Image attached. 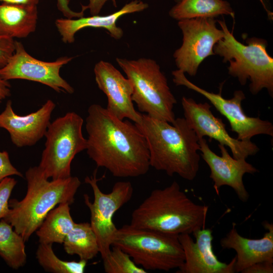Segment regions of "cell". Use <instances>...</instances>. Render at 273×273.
<instances>
[{"label": "cell", "instance_id": "obj_1", "mask_svg": "<svg viewBox=\"0 0 273 273\" xmlns=\"http://www.w3.org/2000/svg\"><path fill=\"white\" fill-rule=\"evenodd\" d=\"M86 152L98 167L117 177H136L149 170L146 140L136 125L94 104L87 109Z\"/></svg>", "mask_w": 273, "mask_h": 273}, {"label": "cell", "instance_id": "obj_2", "mask_svg": "<svg viewBox=\"0 0 273 273\" xmlns=\"http://www.w3.org/2000/svg\"><path fill=\"white\" fill-rule=\"evenodd\" d=\"M144 134L149 149L150 166L168 175L177 174L193 180L199 169V138L184 118L173 123L142 114L135 123Z\"/></svg>", "mask_w": 273, "mask_h": 273}, {"label": "cell", "instance_id": "obj_3", "mask_svg": "<svg viewBox=\"0 0 273 273\" xmlns=\"http://www.w3.org/2000/svg\"><path fill=\"white\" fill-rule=\"evenodd\" d=\"M208 207L198 204L173 181L163 189L152 191L132 211L130 224L179 235L205 228Z\"/></svg>", "mask_w": 273, "mask_h": 273}, {"label": "cell", "instance_id": "obj_4", "mask_svg": "<svg viewBox=\"0 0 273 273\" xmlns=\"http://www.w3.org/2000/svg\"><path fill=\"white\" fill-rule=\"evenodd\" d=\"M25 178V197L21 200H9V211L4 219L26 242L52 209L61 203L74 202L81 181L72 176L49 180L38 166L29 168Z\"/></svg>", "mask_w": 273, "mask_h": 273}, {"label": "cell", "instance_id": "obj_5", "mask_svg": "<svg viewBox=\"0 0 273 273\" xmlns=\"http://www.w3.org/2000/svg\"><path fill=\"white\" fill-rule=\"evenodd\" d=\"M223 31V37L213 48V52L229 62V74L237 78L242 85L250 81L249 90L255 95L262 89L273 96V58L267 53V41L251 37L247 44L238 41L223 20H217Z\"/></svg>", "mask_w": 273, "mask_h": 273}, {"label": "cell", "instance_id": "obj_6", "mask_svg": "<svg viewBox=\"0 0 273 273\" xmlns=\"http://www.w3.org/2000/svg\"><path fill=\"white\" fill-rule=\"evenodd\" d=\"M128 254L134 262L146 270L169 271L180 268L185 254L178 235L129 224L118 229L112 246Z\"/></svg>", "mask_w": 273, "mask_h": 273}, {"label": "cell", "instance_id": "obj_7", "mask_svg": "<svg viewBox=\"0 0 273 273\" xmlns=\"http://www.w3.org/2000/svg\"><path fill=\"white\" fill-rule=\"evenodd\" d=\"M116 61L132 83L131 99L139 110L152 118L173 123L176 100L157 62L145 58H117Z\"/></svg>", "mask_w": 273, "mask_h": 273}, {"label": "cell", "instance_id": "obj_8", "mask_svg": "<svg viewBox=\"0 0 273 273\" xmlns=\"http://www.w3.org/2000/svg\"><path fill=\"white\" fill-rule=\"evenodd\" d=\"M83 123L82 117L74 112H67L50 123L38 166L48 178L64 179L71 176L73 159L87 148V140L82 132Z\"/></svg>", "mask_w": 273, "mask_h": 273}, {"label": "cell", "instance_id": "obj_9", "mask_svg": "<svg viewBox=\"0 0 273 273\" xmlns=\"http://www.w3.org/2000/svg\"><path fill=\"white\" fill-rule=\"evenodd\" d=\"M97 170L93 175L86 176L85 182L91 187L94 201L84 194V201L90 213V225L97 239L102 260L109 254L117 228L113 221L115 212L131 199L133 189L128 181L115 183L109 193L101 191L98 185Z\"/></svg>", "mask_w": 273, "mask_h": 273}, {"label": "cell", "instance_id": "obj_10", "mask_svg": "<svg viewBox=\"0 0 273 273\" xmlns=\"http://www.w3.org/2000/svg\"><path fill=\"white\" fill-rule=\"evenodd\" d=\"M214 18H196L179 20L178 26L183 33L181 46L173 54L178 70L191 76L196 75L202 62L215 55L213 48L224 36L216 27Z\"/></svg>", "mask_w": 273, "mask_h": 273}, {"label": "cell", "instance_id": "obj_11", "mask_svg": "<svg viewBox=\"0 0 273 273\" xmlns=\"http://www.w3.org/2000/svg\"><path fill=\"white\" fill-rule=\"evenodd\" d=\"M173 81L176 85H183L202 95L207 99L211 104L222 115L228 120L231 129L237 134V139L241 141H249L258 134L273 136V125L268 120H263L259 117H250L244 112L242 102L245 96L241 90L234 92L233 98H224L219 93L208 92L189 80L185 73L177 69L172 72Z\"/></svg>", "mask_w": 273, "mask_h": 273}, {"label": "cell", "instance_id": "obj_12", "mask_svg": "<svg viewBox=\"0 0 273 273\" xmlns=\"http://www.w3.org/2000/svg\"><path fill=\"white\" fill-rule=\"evenodd\" d=\"M73 57L64 56L53 62L38 60L29 54L23 44L15 41V51L7 64L0 68V75L6 80L24 79L48 86L57 93L73 94V87L60 75L61 68Z\"/></svg>", "mask_w": 273, "mask_h": 273}, {"label": "cell", "instance_id": "obj_13", "mask_svg": "<svg viewBox=\"0 0 273 273\" xmlns=\"http://www.w3.org/2000/svg\"><path fill=\"white\" fill-rule=\"evenodd\" d=\"M181 105L184 118L199 139L207 136L214 139L218 144L229 147L233 157L237 159H246L259 151V148L251 140L241 141L231 136L221 119L213 114L208 103H198L192 98L183 97Z\"/></svg>", "mask_w": 273, "mask_h": 273}, {"label": "cell", "instance_id": "obj_14", "mask_svg": "<svg viewBox=\"0 0 273 273\" xmlns=\"http://www.w3.org/2000/svg\"><path fill=\"white\" fill-rule=\"evenodd\" d=\"M199 144L202 157L210 168L209 177L216 194L219 195L222 186H228L234 190L242 202H247L249 194L244 184L243 176L246 173L254 174L258 170L245 159L232 157L224 145L218 144L221 152V156H218L210 149L204 138L199 139Z\"/></svg>", "mask_w": 273, "mask_h": 273}, {"label": "cell", "instance_id": "obj_15", "mask_svg": "<svg viewBox=\"0 0 273 273\" xmlns=\"http://www.w3.org/2000/svg\"><path fill=\"white\" fill-rule=\"evenodd\" d=\"M94 71L99 88L107 98V110L120 119L127 118L134 123H139L142 113L133 106L130 80L112 64L103 60L96 64Z\"/></svg>", "mask_w": 273, "mask_h": 273}, {"label": "cell", "instance_id": "obj_16", "mask_svg": "<svg viewBox=\"0 0 273 273\" xmlns=\"http://www.w3.org/2000/svg\"><path fill=\"white\" fill-rule=\"evenodd\" d=\"M210 229H201L192 234L178 235L185 254V261L177 273H234L236 256L229 263L219 261L212 249L213 237Z\"/></svg>", "mask_w": 273, "mask_h": 273}, {"label": "cell", "instance_id": "obj_17", "mask_svg": "<svg viewBox=\"0 0 273 273\" xmlns=\"http://www.w3.org/2000/svg\"><path fill=\"white\" fill-rule=\"evenodd\" d=\"M11 100L0 114V127L7 130L11 141L19 148L35 145L44 136L51 123L55 103L48 100L38 110L26 115L16 114Z\"/></svg>", "mask_w": 273, "mask_h": 273}, {"label": "cell", "instance_id": "obj_18", "mask_svg": "<svg viewBox=\"0 0 273 273\" xmlns=\"http://www.w3.org/2000/svg\"><path fill=\"white\" fill-rule=\"evenodd\" d=\"M262 225L267 232L260 239H252L241 236L233 223L231 230L220 240L222 248L232 249L237 253L235 272H242L257 262H273V224L264 221Z\"/></svg>", "mask_w": 273, "mask_h": 273}, {"label": "cell", "instance_id": "obj_19", "mask_svg": "<svg viewBox=\"0 0 273 273\" xmlns=\"http://www.w3.org/2000/svg\"><path fill=\"white\" fill-rule=\"evenodd\" d=\"M148 7L147 3L142 1L134 0L125 4L118 11L108 15H92L74 19L59 18L56 20L55 24L62 40L65 43L74 42L75 34L87 27L105 29L112 37L119 39L123 35V30L116 25L119 18L126 14L143 11Z\"/></svg>", "mask_w": 273, "mask_h": 273}, {"label": "cell", "instance_id": "obj_20", "mask_svg": "<svg viewBox=\"0 0 273 273\" xmlns=\"http://www.w3.org/2000/svg\"><path fill=\"white\" fill-rule=\"evenodd\" d=\"M38 19L36 5L0 4V35L13 38L34 32Z\"/></svg>", "mask_w": 273, "mask_h": 273}, {"label": "cell", "instance_id": "obj_21", "mask_svg": "<svg viewBox=\"0 0 273 273\" xmlns=\"http://www.w3.org/2000/svg\"><path fill=\"white\" fill-rule=\"evenodd\" d=\"M69 205L67 203H61L48 213L35 232L39 243L63 244L75 223Z\"/></svg>", "mask_w": 273, "mask_h": 273}, {"label": "cell", "instance_id": "obj_22", "mask_svg": "<svg viewBox=\"0 0 273 273\" xmlns=\"http://www.w3.org/2000/svg\"><path fill=\"white\" fill-rule=\"evenodd\" d=\"M174 19L181 20L196 18H214L226 15L235 17L230 4L224 0H181L169 12Z\"/></svg>", "mask_w": 273, "mask_h": 273}, {"label": "cell", "instance_id": "obj_23", "mask_svg": "<svg viewBox=\"0 0 273 273\" xmlns=\"http://www.w3.org/2000/svg\"><path fill=\"white\" fill-rule=\"evenodd\" d=\"M63 244L67 254L76 255L80 259L87 261L93 259L100 252L96 235L90 223L86 222H75Z\"/></svg>", "mask_w": 273, "mask_h": 273}, {"label": "cell", "instance_id": "obj_24", "mask_svg": "<svg viewBox=\"0 0 273 273\" xmlns=\"http://www.w3.org/2000/svg\"><path fill=\"white\" fill-rule=\"evenodd\" d=\"M23 237L4 219L0 221V256L13 269H17L26 263L27 255Z\"/></svg>", "mask_w": 273, "mask_h": 273}, {"label": "cell", "instance_id": "obj_25", "mask_svg": "<svg viewBox=\"0 0 273 273\" xmlns=\"http://www.w3.org/2000/svg\"><path fill=\"white\" fill-rule=\"evenodd\" d=\"M52 244L39 243L36 252L39 264L48 272L53 273H83L87 261H64L55 254Z\"/></svg>", "mask_w": 273, "mask_h": 273}, {"label": "cell", "instance_id": "obj_26", "mask_svg": "<svg viewBox=\"0 0 273 273\" xmlns=\"http://www.w3.org/2000/svg\"><path fill=\"white\" fill-rule=\"evenodd\" d=\"M108 255L103 259L106 273H146L147 270L136 264L130 256L119 248L112 246Z\"/></svg>", "mask_w": 273, "mask_h": 273}, {"label": "cell", "instance_id": "obj_27", "mask_svg": "<svg viewBox=\"0 0 273 273\" xmlns=\"http://www.w3.org/2000/svg\"><path fill=\"white\" fill-rule=\"evenodd\" d=\"M16 184L17 180L10 176L0 181V219H4L9 212L10 197Z\"/></svg>", "mask_w": 273, "mask_h": 273}, {"label": "cell", "instance_id": "obj_28", "mask_svg": "<svg viewBox=\"0 0 273 273\" xmlns=\"http://www.w3.org/2000/svg\"><path fill=\"white\" fill-rule=\"evenodd\" d=\"M15 40L0 35V68L4 67L15 51Z\"/></svg>", "mask_w": 273, "mask_h": 273}, {"label": "cell", "instance_id": "obj_29", "mask_svg": "<svg viewBox=\"0 0 273 273\" xmlns=\"http://www.w3.org/2000/svg\"><path fill=\"white\" fill-rule=\"evenodd\" d=\"M12 175L23 177V174L11 163L8 153L0 151V181L4 178Z\"/></svg>", "mask_w": 273, "mask_h": 273}, {"label": "cell", "instance_id": "obj_30", "mask_svg": "<svg viewBox=\"0 0 273 273\" xmlns=\"http://www.w3.org/2000/svg\"><path fill=\"white\" fill-rule=\"evenodd\" d=\"M70 0H57V8L68 19H74L84 16V12L86 10L83 7L80 12H75L69 7Z\"/></svg>", "mask_w": 273, "mask_h": 273}, {"label": "cell", "instance_id": "obj_31", "mask_svg": "<svg viewBox=\"0 0 273 273\" xmlns=\"http://www.w3.org/2000/svg\"><path fill=\"white\" fill-rule=\"evenodd\" d=\"M273 262L264 261L255 263L244 269L242 273H272Z\"/></svg>", "mask_w": 273, "mask_h": 273}, {"label": "cell", "instance_id": "obj_32", "mask_svg": "<svg viewBox=\"0 0 273 273\" xmlns=\"http://www.w3.org/2000/svg\"><path fill=\"white\" fill-rule=\"evenodd\" d=\"M109 0H89V3L86 6H83L85 10L89 9L92 15H99L102 8L107 1ZM112 2L114 7H117L116 0H110Z\"/></svg>", "mask_w": 273, "mask_h": 273}, {"label": "cell", "instance_id": "obj_33", "mask_svg": "<svg viewBox=\"0 0 273 273\" xmlns=\"http://www.w3.org/2000/svg\"><path fill=\"white\" fill-rule=\"evenodd\" d=\"M11 85L8 80L3 79L0 75V104L3 100L11 95Z\"/></svg>", "mask_w": 273, "mask_h": 273}, {"label": "cell", "instance_id": "obj_34", "mask_svg": "<svg viewBox=\"0 0 273 273\" xmlns=\"http://www.w3.org/2000/svg\"><path fill=\"white\" fill-rule=\"evenodd\" d=\"M39 0H0V3L15 5H36Z\"/></svg>", "mask_w": 273, "mask_h": 273}, {"label": "cell", "instance_id": "obj_35", "mask_svg": "<svg viewBox=\"0 0 273 273\" xmlns=\"http://www.w3.org/2000/svg\"><path fill=\"white\" fill-rule=\"evenodd\" d=\"M260 2H261V3L262 4V5H263L264 8L265 9V10L266 11V12L268 13L269 12V11L267 10L266 7H265V5L264 3V2H263V0H259Z\"/></svg>", "mask_w": 273, "mask_h": 273}, {"label": "cell", "instance_id": "obj_36", "mask_svg": "<svg viewBox=\"0 0 273 273\" xmlns=\"http://www.w3.org/2000/svg\"><path fill=\"white\" fill-rule=\"evenodd\" d=\"M176 3L179 2L181 0H174Z\"/></svg>", "mask_w": 273, "mask_h": 273}]
</instances>
